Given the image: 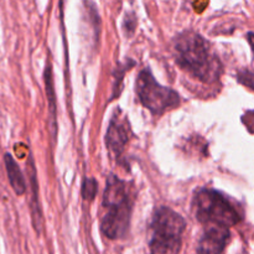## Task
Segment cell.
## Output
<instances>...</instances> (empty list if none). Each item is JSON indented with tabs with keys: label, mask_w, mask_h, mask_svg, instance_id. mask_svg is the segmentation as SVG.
Segmentation results:
<instances>
[{
	"label": "cell",
	"mask_w": 254,
	"mask_h": 254,
	"mask_svg": "<svg viewBox=\"0 0 254 254\" xmlns=\"http://www.w3.org/2000/svg\"><path fill=\"white\" fill-rule=\"evenodd\" d=\"M193 203L196 217L206 226L230 228L241 221V215L235 206L222 193L211 189L198 191Z\"/></svg>",
	"instance_id": "obj_4"
},
{
	"label": "cell",
	"mask_w": 254,
	"mask_h": 254,
	"mask_svg": "<svg viewBox=\"0 0 254 254\" xmlns=\"http://www.w3.org/2000/svg\"><path fill=\"white\" fill-rule=\"evenodd\" d=\"M238 79L242 84L250 87L251 89L254 91V71H251V69H243L238 73Z\"/></svg>",
	"instance_id": "obj_11"
},
{
	"label": "cell",
	"mask_w": 254,
	"mask_h": 254,
	"mask_svg": "<svg viewBox=\"0 0 254 254\" xmlns=\"http://www.w3.org/2000/svg\"><path fill=\"white\" fill-rule=\"evenodd\" d=\"M97 193V183L94 179H84L82 185V195L84 200L92 201Z\"/></svg>",
	"instance_id": "obj_10"
},
{
	"label": "cell",
	"mask_w": 254,
	"mask_h": 254,
	"mask_svg": "<svg viewBox=\"0 0 254 254\" xmlns=\"http://www.w3.org/2000/svg\"><path fill=\"white\" fill-rule=\"evenodd\" d=\"M45 82H46V93L47 98H49L50 103V112H51L52 117L55 116V92H54V83H52V73H51V66L46 67L45 71Z\"/></svg>",
	"instance_id": "obj_9"
},
{
	"label": "cell",
	"mask_w": 254,
	"mask_h": 254,
	"mask_svg": "<svg viewBox=\"0 0 254 254\" xmlns=\"http://www.w3.org/2000/svg\"><path fill=\"white\" fill-rule=\"evenodd\" d=\"M178 64L202 82H213L221 74V62L211 45L193 31L181 32L175 39Z\"/></svg>",
	"instance_id": "obj_1"
},
{
	"label": "cell",
	"mask_w": 254,
	"mask_h": 254,
	"mask_svg": "<svg viewBox=\"0 0 254 254\" xmlns=\"http://www.w3.org/2000/svg\"><path fill=\"white\" fill-rule=\"evenodd\" d=\"M103 208L101 227L104 235L111 240L123 237L129 227L131 202L126 184L113 175L109 176L107 183Z\"/></svg>",
	"instance_id": "obj_2"
},
{
	"label": "cell",
	"mask_w": 254,
	"mask_h": 254,
	"mask_svg": "<svg viewBox=\"0 0 254 254\" xmlns=\"http://www.w3.org/2000/svg\"><path fill=\"white\" fill-rule=\"evenodd\" d=\"M230 240V230L221 226H206L198 242L197 254H222Z\"/></svg>",
	"instance_id": "obj_6"
},
{
	"label": "cell",
	"mask_w": 254,
	"mask_h": 254,
	"mask_svg": "<svg viewBox=\"0 0 254 254\" xmlns=\"http://www.w3.org/2000/svg\"><path fill=\"white\" fill-rule=\"evenodd\" d=\"M106 143L109 151L116 156L121 155L128 143V129L127 123L118 117L112 119L106 135Z\"/></svg>",
	"instance_id": "obj_7"
},
{
	"label": "cell",
	"mask_w": 254,
	"mask_h": 254,
	"mask_svg": "<svg viewBox=\"0 0 254 254\" xmlns=\"http://www.w3.org/2000/svg\"><path fill=\"white\" fill-rule=\"evenodd\" d=\"M135 87L141 104L153 114H163L180 104L179 94L171 88L158 83L149 69H144L139 73Z\"/></svg>",
	"instance_id": "obj_5"
},
{
	"label": "cell",
	"mask_w": 254,
	"mask_h": 254,
	"mask_svg": "<svg viewBox=\"0 0 254 254\" xmlns=\"http://www.w3.org/2000/svg\"><path fill=\"white\" fill-rule=\"evenodd\" d=\"M185 228V220L179 213L168 207L158 208L151 222L153 236L149 243L151 254L180 253Z\"/></svg>",
	"instance_id": "obj_3"
},
{
	"label": "cell",
	"mask_w": 254,
	"mask_h": 254,
	"mask_svg": "<svg viewBox=\"0 0 254 254\" xmlns=\"http://www.w3.org/2000/svg\"><path fill=\"white\" fill-rule=\"evenodd\" d=\"M248 42H250L251 47H252L253 55H254V34H252V32H251V34H248Z\"/></svg>",
	"instance_id": "obj_12"
},
{
	"label": "cell",
	"mask_w": 254,
	"mask_h": 254,
	"mask_svg": "<svg viewBox=\"0 0 254 254\" xmlns=\"http://www.w3.org/2000/svg\"><path fill=\"white\" fill-rule=\"evenodd\" d=\"M4 163L5 168H6L9 183L10 185H11L12 190L15 191L16 195H22V193H25V191H26V184H25L24 175H22L21 170H20L16 161L14 160V158H12L10 154H5Z\"/></svg>",
	"instance_id": "obj_8"
}]
</instances>
